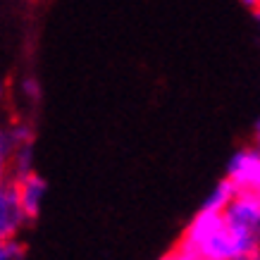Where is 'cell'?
<instances>
[{
	"mask_svg": "<svg viewBox=\"0 0 260 260\" xmlns=\"http://www.w3.org/2000/svg\"><path fill=\"white\" fill-rule=\"evenodd\" d=\"M222 217L229 227L260 237V193L237 191V196L232 198V203L227 205Z\"/></svg>",
	"mask_w": 260,
	"mask_h": 260,
	"instance_id": "1",
	"label": "cell"
},
{
	"mask_svg": "<svg viewBox=\"0 0 260 260\" xmlns=\"http://www.w3.org/2000/svg\"><path fill=\"white\" fill-rule=\"evenodd\" d=\"M227 179L237 186V191L260 193V150L258 148L239 150L237 155L229 160Z\"/></svg>",
	"mask_w": 260,
	"mask_h": 260,
	"instance_id": "2",
	"label": "cell"
},
{
	"mask_svg": "<svg viewBox=\"0 0 260 260\" xmlns=\"http://www.w3.org/2000/svg\"><path fill=\"white\" fill-rule=\"evenodd\" d=\"M17 193V203L22 208L24 220H36L41 210V201H43V193H46V181L41 179L39 174H24V177H17L12 181Z\"/></svg>",
	"mask_w": 260,
	"mask_h": 260,
	"instance_id": "3",
	"label": "cell"
},
{
	"mask_svg": "<svg viewBox=\"0 0 260 260\" xmlns=\"http://www.w3.org/2000/svg\"><path fill=\"white\" fill-rule=\"evenodd\" d=\"M22 208L17 203V193L12 184H3L0 186V239H12L17 229L24 224Z\"/></svg>",
	"mask_w": 260,
	"mask_h": 260,
	"instance_id": "4",
	"label": "cell"
},
{
	"mask_svg": "<svg viewBox=\"0 0 260 260\" xmlns=\"http://www.w3.org/2000/svg\"><path fill=\"white\" fill-rule=\"evenodd\" d=\"M234 196H237V186L229 179L220 181L213 189V193L208 196V201L203 203V210H208V213H224Z\"/></svg>",
	"mask_w": 260,
	"mask_h": 260,
	"instance_id": "5",
	"label": "cell"
},
{
	"mask_svg": "<svg viewBox=\"0 0 260 260\" xmlns=\"http://www.w3.org/2000/svg\"><path fill=\"white\" fill-rule=\"evenodd\" d=\"M8 134L12 139V143H15V148L17 146H31V141H34V129L29 124H24V122H17Z\"/></svg>",
	"mask_w": 260,
	"mask_h": 260,
	"instance_id": "6",
	"label": "cell"
},
{
	"mask_svg": "<svg viewBox=\"0 0 260 260\" xmlns=\"http://www.w3.org/2000/svg\"><path fill=\"white\" fill-rule=\"evenodd\" d=\"M22 88H24V93H26V98H31V101H36L41 95V88H39V84H36V79H26Z\"/></svg>",
	"mask_w": 260,
	"mask_h": 260,
	"instance_id": "7",
	"label": "cell"
},
{
	"mask_svg": "<svg viewBox=\"0 0 260 260\" xmlns=\"http://www.w3.org/2000/svg\"><path fill=\"white\" fill-rule=\"evenodd\" d=\"M8 158L5 155H0V186L5 184V174H8Z\"/></svg>",
	"mask_w": 260,
	"mask_h": 260,
	"instance_id": "8",
	"label": "cell"
},
{
	"mask_svg": "<svg viewBox=\"0 0 260 260\" xmlns=\"http://www.w3.org/2000/svg\"><path fill=\"white\" fill-rule=\"evenodd\" d=\"M246 8H253V10H258L260 8V0H241Z\"/></svg>",
	"mask_w": 260,
	"mask_h": 260,
	"instance_id": "9",
	"label": "cell"
},
{
	"mask_svg": "<svg viewBox=\"0 0 260 260\" xmlns=\"http://www.w3.org/2000/svg\"><path fill=\"white\" fill-rule=\"evenodd\" d=\"M255 148L260 150V122H258V129H255Z\"/></svg>",
	"mask_w": 260,
	"mask_h": 260,
	"instance_id": "10",
	"label": "cell"
},
{
	"mask_svg": "<svg viewBox=\"0 0 260 260\" xmlns=\"http://www.w3.org/2000/svg\"><path fill=\"white\" fill-rule=\"evenodd\" d=\"M251 260H260V253H258V255H253V258Z\"/></svg>",
	"mask_w": 260,
	"mask_h": 260,
	"instance_id": "11",
	"label": "cell"
},
{
	"mask_svg": "<svg viewBox=\"0 0 260 260\" xmlns=\"http://www.w3.org/2000/svg\"><path fill=\"white\" fill-rule=\"evenodd\" d=\"M0 93H3V88H0Z\"/></svg>",
	"mask_w": 260,
	"mask_h": 260,
	"instance_id": "12",
	"label": "cell"
}]
</instances>
